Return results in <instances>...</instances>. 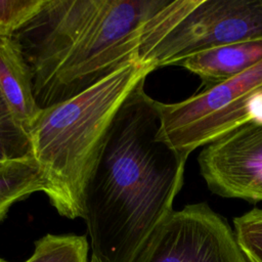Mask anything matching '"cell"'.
<instances>
[{"label": "cell", "mask_w": 262, "mask_h": 262, "mask_svg": "<svg viewBox=\"0 0 262 262\" xmlns=\"http://www.w3.org/2000/svg\"><path fill=\"white\" fill-rule=\"evenodd\" d=\"M253 39H262V0L167 1L140 28L137 61L157 70Z\"/></svg>", "instance_id": "obj_3"}, {"label": "cell", "mask_w": 262, "mask_h": 262, "mask_svg": "<svg viewBox=\"0 0 262 262\" xmlns=\"http://www.w3.org/2000/svg\"><path fill=\"white\" fill-rule=\"evenodd\" d=\"M0 90L29 134L41 108L35 100L31 70L10 36L0 39Z\"/></svg>", "instance_id": "obj_9"}, {"label": "cell", "mask_w": 262, "mask_h": 262, "mask_svg": "<svg viewBox=\"0 0 262 262\" xmlns=\"http://www.w3.org/2000/svg\"><path fill=\"white\" fill-rule=\"evenodd\" d=\"M233 227L246 262H262V209L254 208L235 217Z\"/></svg>", "instance_id": "obj_13"}, {"label": "cell", "mask_w": 262, "mask_h": 262, "mask_svg": "<svg viewBox=\"0 0 262 262\" xmlns=\"http://www.w3.org/2000/svg\"><path fill=\"white\" fill-rule=\"evenodd\" d=\"M46 178L36 159H19L0 162V221L9 208L36 191L46 193Z\"/></svg>", "instance_id": "obj_10"}, {"label": "cell", "mask_w": 262, "mask_h": 262, "mask_svg": "<svg viewBox=\"0 0 262 262\" xmlns=\"http://www.w3.org/2000/svg\"><path fill=\"white\" fill-rule=\"evenodd\" d=\"M44 0H0V33L12 36L42 8Z\"/></svg>", "instance_id": "obj_14"}, {"label": "cell", "mask_w": 262, "mask_h": 262, "mask_svg": "<svg viewBox=\"0 0 262 262\" xmlns=\"http://www.w3.org/2000/svg\"><path fill=\"white\" fill-rule=\"evenodd\" d=\"M200 173L215 194L262 201V124L242 125L203 146Z\"/></svg>", "instance_id": "obj_7"}, {"label": "cell", "mask_w": 262, "mask_h": 262, "mask_svg": "<svg viewBox=\"0 0 262 262\" xmlns=\"http://www.w3.org/2000/svg\"><path fill=\"white\" fill-rule=\"evenodd\" d=\"M134 262H246L233 229L207 203L172 211Z\"/></svg>", "instance_id": "obj_6"}, {"label": "cell", "mask_w": 262, "mask_h": 262, "mask_svg": "<svg viewBox=\"0 0 262 262\" xmlns=\"http://www.w3.org/2000/svg\"><path fill=\"white\" fill-rule=\"evenodd\" d=\"M152 68L132 62L77 96L40 111L29 129L34 158L58 214L83 215V191L112 121Z\"/></svg>", "instance_id": "obj_2"}, {"label": "cell", "mask_w": 262, "mask_h": 262, "mask_svg": "<svg viewBox=\"0 0 262 262\" xmlns=\"http://www.w3.org/2000/svg\"><path fill=\"white\" fill-rule=\"evenodd\" d=\"M262 60V39L234 42L194 53L177 66L196 75L202 89L220 85Z\"/></svg>", "instance_id": "obj_8"}, {"label": "cell", "mask_w": 262, "mask_h": 262, "mask_svg": "<svg viewBox=\"0 0 262 262\" xmlns=\"http://www.w3.org/2000/svg\"><path fill=\"white\" fill-rule=\"evenodd\" d=\"M160 136L187 160L246 124H262V60L241 75L175 103L158 101Z\"/></svg>", "instance_id": "obj_5"}, {"label": "cell", "mask_w": 262, "mask_h": 262, "mask_svg": "<svg viewBox=\"0 0 262 262\" xmlns=\"http://www.w3.org/2000/svg\"><path fill=\"white\" fill-rule=\"evenodd\" d=\"M144 82L116 113L83 191L82 218L100 262H134L183 184L186 159L161 138Z\"/></svg>", "instance_id": "obj_1"}, {"label": "cell", "mask_w": 262, "mask_h": 262, "mask_svg": "<svg viewBox=\"0 0 262 262\" xmlns=\"http://www.w3.org/2000/svg\"><path fill=\"white\" fill-rule=\"evenodd\" d=\"M0 262H7V261H5V260H3V259L0 258Z\"/></svg>", "instance_id": "obj_16"}, {"label": "cell", "mask_w": 262, "mask_h": 262, "mask_svg": "<svg viewBox=\"0 0 262 262\" xmlns=\"http://www.w3.org/2000/svg\"><path fill=\"white\" fill-rule=\"evenodd\" d=\"M33 157L30 135L15 118L0 90V162Z\"/></svg>", "instance_id": "obj_12"}, {"label": "cell", "mask_w": 262, "mask_h": 262, "mask_svg": "<svg viewBox=\"0 0 262 262\" xmlns=\"http://www.w3.org/2000/svg\"><path fill=\"white\" fill-rule=\"evenodd\" d=\"M88 242L84 235L46 234L35 243L26 262H89Z\"/></svg>", "instance_id": "obj_11"}, {"label": "cell", "mask_w": 262, "mask_h": 262, "mask_svg": "<svg viewBox=\"0 0 262 262\" xmlns=\"http://www.w3.org/2000/svg\"><path fill=\"white\" fill-rule=\"evenodd\" d=\"M89 262H100V261H98L95 257H93V256H91V259H90V261Z\"/></svg>", "instance_id": "obj_15"}, {"label": "cell", "mask_w": 262, "mask_h": 262, "mask_svg": "<svg viewBox=\"0 0 262 262\" xmlns=\"http://www.w3.org/2000/svg\"><path fill=\"white\" fill-rule=\"evenodd\" d=\"M167 0H102L62 61L35 93L43 110L77 96L137 61L142 24Z\"/></svg>", "instance_id": "obj_4"}]
</instances>
